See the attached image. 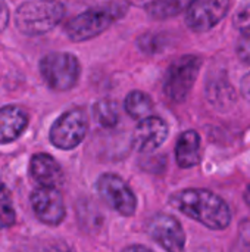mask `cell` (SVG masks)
<instances>
[{
    "instance_id": "cell-1",
    "label": "cell",
    "mask_w": 250,
    "mask_h": 252,
    "mask_svg": "<svg viewBox=\"0 0 250 252\" xmlns=\"http://www.w3.org/2000/svg\"><path fill=\"white\" fill-rule=\"evenodd\" d=\"M169 204L211 230H224L231 223L228 204L206 189H184L169 198Z\"/></svg>"
},
{
    "instance_id": "cell-2",
    "label": "cell",
    "mask_w": 250,
    "mask_h": 252,
    "mask_svg": "<svg viewBox=\"0 0 250 252\" xmlns=\"http://www.w3.org/2000/svg\"><path fill=\"white\" fill-rule=\"evenodd\" d=\"M65 16V6L56 0H29L15 12L16 28L25 35H41L53 30Z\"/></svg>"
},
{
    "instance_id": "cell-3",
    "label": "cell",
    "mask_w": 250,
    "mask_h": 252,
    "mask_svg": "<svg viewBox=\"0 0 250 252\" xmlns=\"http://www.w3.org/2000/svg\"><path fill=\"white\" fill-rule=\"evenodd\" d=\"M124 13L125 7L116 3L91 7L69 19L65 25V32L72 41H85L106 31Z\"/></svg>"
},
{
    "instance_id": "cell-4",
    "label": "cell",
    "mask_w": 250,
    "mask_h": 252,
    "mask_svg": "<svg viewBox=\"0 0 250 252\" xmlns=\"http://www.w3.org/2000/svg\"><path fill=\"white\" fill-rule=\"evenodd\" d=\"M40 71L52 90L66 92L77 84L81 66L77 56L66 52H52L41 59Z\"/></svg>"
},
{
    "instance_id": "cell-5",
    "label": "cell",
    "mask_w": 250,
    "mask_h": 252,
    "mask_svg": "<svg viewBox=\"0 0 250 252\" xmlns=\"http://www.w3.org/2000/svg\"><path fill=\"white\" fill-rule=\"evenodd\" d=\"M200 65V58L194 55L181 56L169 65L164 80V93L171 102L181 103L187 99L199 75Z\"/></svg>"
},
{
    "instance_id": "cell-6",
    "label": "cell",
    "mask_w": 250,
    "mask_h": 252,
    "mask_svg": "<svg viewBox=\"0 0 250 252\" xmlns=\"http://www.w3.org/2000/svg\"><path fill=\"white\" fill-rule=\"evenodd\" d=\"M96 189L102 201L124 217H131L137 210V198L127 182L116 174H102L96 182Z\"/></svg>"
},
{
    "instance_id": "cell-7",
    "label": "cell",
    "mask_w": 250,
    "mask_h": 252,
    "mask_svg": "<svg viewBox=\"0 0 250 252\" xmlns=\"http://www.w3.org/2000/svg\"><path fill=\"white\" fill-rule=\"evenodd\" d=\"M88 128L87 115L81 108H72L63 112L50 128V142L53 146L69 151L77 148L85 137Z\"/></svg>"
},
{
    "instance_id": "cell-8",
    "label": "cell",
    "mask_w": 250,
    "mask_h": 252,
    "mask_svg": "<svg viewBox=\"0 0 250 252\" xmlns=\"http://www.w3.org/2000/svg\"><path fill=\"white\" fill-rule=\"evenodd\" d=\"M147 233L167 252L186 251V233L181 223L169 214H156L147 223Z\"/></svg>"
},
{
    "instance_id": "cell-9",
    "label": "cell",
    "mask_w": 250,
    "mask_h": 252,
    "mask_svg": "<svg viewBox=\"0 0 250 252\" xmlns=\"http://www.w3.org/2000/svg\"><path fill=\"white\" fill-rule=\"evenodd\" d=\"M31 207L35 217L47 226H59L66 214L59 188L38 186L31 193Z\"/></svg>"
},
{
    "instance_id": "cell-10",
    "label": "cell",
    "mask_w": 250,
    "mask_h": 252,
    "mask_svg": "<svg viewBox=\"0 0 250 252\" xmlns=\"http://www.w3.org/2000/svg\"><path fill=\"white\" fill-rule=\"evenodd\" d=\"M230 0H193L186 12L187 27L194 32L212 30L228 12Z\"/></svg>"
},
{
    "instance_id": "cell-11",
    "label": "cell",
    "mask_w": 250,
    "mask_h": 252,
    "mask_svg": "<svg viewBox=\"0 0 250 252\" xmlns=\"http://www.w3.org/2000/svg\"><path fill=\"white\" fill-rule=\"evenodd\" d=\"M167 137V123L159 117H146L137 124L133 133V146L140 154H150L161 148Z\"/></svg>"
},
{
    "instance_id": "cell-12",
    "label": "cell",
    "mask_w": 250,
    "mask_h": 252,
    "mask_svg": "<svg viewBox=\"0 0 250 252\" xmlns=\"http://www.w3.org/2000/svg\"><path fill=\"white\" fill-rule=\"evenodd\" d=\"M29 174L38 186L59 188L63 183V171L60 165L47 154H35L31 158Z\"/></svg>"
},
{
    "instance_id": "cell-13",
    "label": "cell",
    "mask_w": 250,
    "mask_h": 252,
    "mask_svg": "<svg viewBox=\"0 0 250 252\" xmlns=\"http://www.w3.org/2000/svg\"><path fill=\"white\" fill-rule=\"evenodd\" d=\"M28 126L27 112L13 105L0 109V143H10L16 140Z\"/></svg>"
},
{
    "instance_id": "cell-14",
    "label": "cell",
    "mask_w": 250,
    "mask_h": 252,
    "mask_svg": "<svg viewBox=\"0 0 250 252\" xmlns=\"http://www.w3.org/2000/svg\"><path fill=\"white\" fill-rule=\"evenodd\" d=\"M202 158V148H200V136L194 130L184 131L175 146V159L178 167L181 168H192L200 162Z\"/></svg>"
},
{
    "instance_id": "cell-15",
    "label": "cell",
    "mask_w": 250,
    "mask_h": 252,
    "mask_svg": "<svg viewBox=\"0 0 250 252\" xmlns=\"http://www.w3.org/2000/svg\"><path fill=\"white\" fill-rule=\"evenodd\" d=\"M206 97L217 108H230L236 102V92L225 75H215L206 81Z\"/></svg>"
},
{
    "instance_id": "cell-16",
    "label": "cell",
    "mask_w": 250,
    "mask_h": 252,
    "mask_svg": "<svg viewBox=\"0 0 250 252\" xmlns=\"http://www.w3.org/2000/svg\"><path fill=\"white\" fill-rule=\"evenodd\" d=\"M192 1L193 0H155L147 6V12L155 19H168L187 10Z\"/></svg>"
},
{
    "instance_id": "cell-17",
    "label": "cell",
    "mask_w": 250,
    "mask_h": 252,
    "mask_svg": "<svg viewBox=\"0 0 250 252\" xmlns=\"http://www.w3.org/2000/svg\"><path fill=\"white\" fill-rule=\"evenodd\" d=\"M124 105H125V111L128 112V115H131L133 118H137V120L146 118L153 109V102L149 97V94H146L140 90L130 92L128 96L125 97Z\"/></svg>"
},
{
    "instance_id": "cell-18",
    "label": "cell",
    "mask_w": 250,
    "mask_h": 252,
    "mask_svg": "<svg viewBox=\"0 0 250 252\" xmlns=\"http://www.w3.org/2000/svg\"><path fill=\"white\" fill-rule=\"evenodd\" d=\"M93 112H94L96 121L105 128H113L119 123L118 106L111 99H102L96 102L93 106Z\"/></svg>"
},
{
    "instance_id": "cell-19",
    "label": "cell",
    "mask_w": 250,
    "mask_h": 252,
    "mask_svg": "<svg viewBox=\"0 0 250 252\" xmlns=\"http://www.w3.org/2000/svg\"><path fill=\"white\" fill-rule=\"evenodd\" d=\"M16 221V213L13 208V201L9 189L0 185V230L9 229Z\"/></svg>"
},
{
    "instance_id": "cell-20",
    "label": "cell",
    "mask_w": 250,
    "mask_h": 252,
    "mask_svg": "<svg viewBox=\"0 0 250 252\" xmlns=\"http://www.w3.org/2000/svg\"><path fill=\"white\" fill-rule=\"evenodd\" d=\"M233 22H234V25H236L237 28H240V30L249 28L250 27V0L243 1V3L237 7L236 13H234V16H233Z\"/></svg>"
},
{
    "instance_id": "cell-21",
    "label": "cell",
    "mask_w": 250,
    "mask_h": 252,
    "mask_svg": "<svg viewBox=\"0 0 250 252\" xmlns=\"http://www.w3.org/2000/svg\"><path fill=\"white\" fill-rule=\"evenodd\" d=\"M237 55L243 62L250 65V27L242 30V35L237 41Z\"/></svg>"
},
{
    "instance_id": "cell-22",
    "label": "cell",
    "mask_w": 250,
    "mask_h": 252,
    "mask_svg": "<svg viewBox=\"0 0 250 252\" xmlns=\"http://www.w3.org/2000/svg\"><path fill=\"white\" fill-rule=\"evenodd\" d=\"M161 37L158 34H144L140 37L139 40V46L143 52L146 53H156L159 49H162L161 43H159Z\"/></svg>"
},
{
    "instance_id": "cell-23",
    "label": "cell",
    "mask_w": 250,
    "mask_h": 252,
    "mask_svg": "<svg viewBox=\"0 0 250 252\" xmlns=\"http://www.w3.org/2000/svg\"><path fill=\"white\" fill-rule=\"evenodd\" d=\"M9 24V9L4 0H0V32L6 30Z\"/></svg>"
},
{
    "instance_id": "cell-24",
    "label": "cell",
    "mask_w": 250,
    "mask_h": 252,
    "mask_svg": "<svg viewBox=\"0 0 250 252\" xmlns=\"http://www.w3.org/2000/svg\"><path fill=\"white\" fill-rule=\"evenodd\" d=\"M240 89H242V94L250 100V72L246 74L242 80V84H240Z\"/></svg>"
},
{
    "instance_id": "cell-25",
    "label": "cell",
    "mask_w": 250,
    "mask_h": 252,
    "mask_svg": "<svg viewBox=\"0 0 250 252\" xmlns=\"http://www.w3.org/2000/svg\"><path fill=\"white\" fill-rule=\"evenodd\" d=\"M44 252H72L63 242H60V244H55V245H49Z\"/></svg>"
},
{
    "instance_id": "cell-26",
    "label": "cell",
    "mask_w": 250,
    "mask_h": 252,
    "mask_svg": "<svg viewBox=\"0 0 250 252\" xmlns=\"http://www.w3.org/2000/svg\"><path fill=\"white\" fill-rule=\"evenodd\" d=\"M122 252H153L152 250H149L147 247H144V245H130V247H127L125 250Z\"/></svg>"
},
{
    "instance_id": "cell-27",
    "label": "cell",
    "mask_w": 250,
    "mask_h": 252,
    "mask_svg": "<svg viewBox=\"0 0 250 252\" xmlns=\"http://www.w3.org/2000/svg\"><path fill=\"white\" fill-rule=\"evenodd\" d=\"M130 4H133V6H139V7H141V6H149L150 3H153L155 0H127Z\"/></svg>"
},
{
    "instance_id": "cell-28",
    "label": "cell",
    "mask_w": 250,
    "mask_h": 252,
    "mask_svg": "<svg viewBox=\"0 0 250 252\" xmlns=\"http://www.w3.org/2000/svg\"><path fill=\"white\" fill-rule=\"evenodd\" d=\"M243 198H245V202L248 204V207L250 208V185L248 186V189L245 190V195H243Z\"/></svg>"
}]
</instances>
